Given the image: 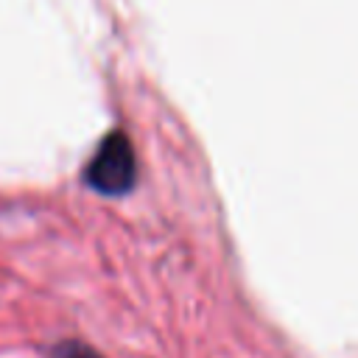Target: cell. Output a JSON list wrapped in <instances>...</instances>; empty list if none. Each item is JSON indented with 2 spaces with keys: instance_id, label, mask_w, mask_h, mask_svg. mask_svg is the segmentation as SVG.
Masks as SVG:
<instances>
[{
  "instance_id": "6da1fadb",
  "label": "cell",
  "mask_w": 358,
  "mask_h": 358,
  "mask_svg": "<svg viewBox=\"0 0 358 358\" xmlns=\"http://www.w3.org/2000/svg\"><path fill=\"white\" fill-rule=\"evenodd\" d=\"M137 159L129 137L123 131H109L87 162L84 182L103 196H123L134 187Z\"/></svg>"
},
{
  "instance_id": "7a4b0ae2",
  "label": "cell",
  "mask_w": 358,
  "mask_h": 358,
  "mask_svg": "<svg viewBox=\"0 0 358 358\" xmlns=\"http://www.w3.org/2000/svg\"><path fill=\"white\" fill-rule=\"evenodd\" d=\"M53 358H103V355H101V352H95V350H92V347H87V344L64 341V344H59V347H56Z\"/></svg>"
}]
</instances>
